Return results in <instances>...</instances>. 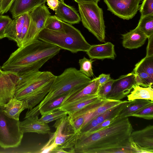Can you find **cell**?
Segmentation results:
<instances>
[{
	"instance_id": "6da1fadb",
	"label": "cell",
	"mask_w": 153,
	"mask_h": 153,
	"mask_svg": "<svg viewBox=\"0 0 153 153\" xmlns=\"http://www.w3.org/2000/svg\"><path fill=\"white\" fill-rule=\"evenodd\" d=\"M132 125L128 117L119 115L109 126L92 132L80 133L75 153H135L131 146Z\"/></svg>"
},
{
	"instance_id": "7a4b0ae2",
	"label": "cell",
	"mask_w": 153,
	"mask_h": 153,
	"mask_svg": "<svg viewBox=\"0 0 153 153\" xmlns=\"http://www.w3.org/2000/svg\"><path fill=\"white\" fill-rule=\"evenodd\" d=\"M60 50L56 45L37 39L28 45L19 47L11 53L1 68L3 71L15 73L19 77L27 73L39 71Z\"/></svg>"
},
{
	"instance_id": "3957f363",
	"label": "cell",
	"mask_w": 153,
	"mask_h": 153,
	"mask_svg": "<svg viewBox=\"0 0 153 153\" xmlns=\"http://www.w3.org/2000/svg\"><path fill=\"white\" fill-rule=\"evenodd\" d=\"M56 76L49 71L33 72L19 77L17 82L14 97L24 100L28 109L39 104L49 91Z\"/></svg>"
},
{
	"instance_id": "277c9868",
	"label": "cell",
	"mask_w": 153,
	"mask_h": 153,
	"mask_svg": "<svg viewBox=\"0 0 153 153\" xmlns=\"http://www.w3.org/2000/svg\"><path fill=\"white\" fill-rule=\"evenodd\" d=\"M91 80L75 68L66 69L61 74L56 76L48 94L39 104L28 110L24 119L39 116V109L48 102L70 92L81 90Z\"/></svg>"
},
{
	"instance_id": "5b68a950",
	"label": "cell",
	"mask_w": 153,
	"mask_h": 153,
	"mask_svg": "<svg viewBox=\"0 0 153 153\" xmlns=\"http://www.w3.org/2000/svg\"><path fill=\"white\" fill-rule=\"evenodd\" d=\"M62 23L63 27L59 30L44 28L39 33L38 39L73 53L86 52L91 45L80 31L71 24L63 21Z\"/></svg>"
},
{
	"instance_id": "8992f818",
	"label": "cell",
	"mask_w": 153,
	"mask_h": 153,
	"mask_svg": "<svg viewBox=\"0 0 153 153\" xmlns=\"http://www.w3.org/2000/svg\"><path fill=\"white\" fill-rule=\"evenodd\" d=\"M78 5L84 26L100 41L105 42V26L102 9L96 3H80Z\"/></svg>"
},
{
	"instance_id": "52a82bcc",
	"label": "cell",
	"mask_w": 153,
	"mask_h": 153,
	"mask_svg": "<svg viewBox=\"0 0 153 153\" xmlns=\"http://www.w3.org/2000/svg\"><path fill=\"white\" fill-rule=\"evenodd\" d=\"M19 120L10 118L0 106V146L4 149L16 148L21 143L24 133L19 127Z\"/></svg>"
},
{
	"instance_id": "ba28073f",
	"label": "cell",
	"mask_w": 153,
	"mask_h": 153,
	"mask_svg": "<svg viewBox=\"0 0 153 153\" xmlns=\"http://www.w3.org/2000/svg\"><path fill=\"white\" fill-rule=\"evenodd\" d=\"M53 126L56 129L54 140L57 146L68 149L69 153H75L74 147L79 134L76 131L69 116L56 120Z\"/></svg>"
},
{
	"instance_id": "9c48e42d",
	"label": "cell",
	"mask_w": 153,
	"mask_h": 153,
	"mask_svg": "<svg viewBox=\"0 0 153 153\" xmlns=\"http://www.w3.org/2000/svg\"><path fill=\"white\" fill-rule=\"evenodd\" d=\"M28 13L30 17V24L23 46L38 39L39 33L45 28L46 19L51 15L48 7L45 4Z\"/></svg>"
},
{
	"instance_id": "30bf717a",
	"label": "cell",
	"mask_w": 153,
	"mask_h": 153,
	"mask_svg": "<svg viewBox=\"0 0 153 153\" xmlns=\"http://www.w3.org/2000/svg\"><path fill=\"white\" fill-rule=\"evenodd\" d=\"M28 13L14 18L6 27L5 38L15 42L18 47L23 46L30 24Z\"/></svg>"
},
{
	"instance_id": "8fae6325",
	"label": "cell",
	"mask_w": 153,
	"mask_h": 153,
	"mask_svg": "<svg viewBox=\"0 0 153 153\" xmlns=\"http://www.w3.org/2000/svg\"><path fill=\"white\" fill-rule=\"evenodd\" d=\"M108 10L123 19L132 18L137 13L141 0H103Z\"/></svg>"
},
{
	"instance_id": "7c38bea8",
	"label": "cell",
	"mask_w": 153,
	"mask_h": 153,
	"mask_svg": "<svg viewBox=\"0 0 153 153\" xmlns=\"http://www.w3.org/2000/svg\"><path fill=\"white\" fill-rule=\"evenodd\" d=\"M131 137V146L135 153H153V125L132 131Z\"/></svg>"
},
{
	"instance_id": "4fadbf2b",
	"label": "cell",
	"mask_w": 153,
	"mask_h": 153,
	"mask_svg": "<svg viewBox=\"0 0 153 153\" xmlns=\"http://www.w3.org/2000/svg\"><path fill=\"white\" fill-rule=\"evenodd\" d=\"M136 85L135 75L133 71L121 76L118 79H114L111 90L106 98L121 100L127 97Z\"/></svg>"
},
{
	"instance_id": "5bb4252c",
	"label": "cell",
	"mask_w": 153,
	"mask_h": 153,
	"mask_svg": "<svg viewBox=\"0 0 153 153\" xmlns=\"http://www.w3.org/2000/svg\"><path fill=\"white\" fill-rule=\"evenodd\" d=\"M19 79L16 74L4 71L0 76V106L13 98L16 85Z\"/></svg>"
},
{
	"instance_id": "9a60e30c",
	"label": "cell",
	"mask_w": 153,
	"mask_h": 153,
	"mask_svg": "<svg viewBox=\"0 0 153 153\" xmlns=\"http://www.w3.org/2000/svg\"><path fill=\"white\" fill-rule=\"evenodd\" d=\"M38 116L29 117L22 121H19L20 130L24 134L36 133L39 134H49L51 129L48 123L40 122L38 120Z\"/></svg>"
},
{
	"instance_id": "2e32d148",
	"label": "cell",
	"mask_w": 153,
	"mask_h": 153,
	"mask_svg": "<svg viewBox=\"0 0 153 153\" xmlns=\"http://www.w3.org/2000/svg\"><path fill=\"white\" fill-rule=\"evenodd\" d=\"M114 47L112 43L108 42L102 44L91 45L86 52L89 57L92 59H114L116 56Z\"/></svg>"
},
{
	"instance_id": "e0dca14e",
	"label": "cell",
	"mask_w": 153,
	"mask_h": 153,
	"mask_svg": "<svg viewBox=\"0 0 153 153\" xmlns=\"http://www.w3.org/2000/svg\"><path fill=\"white\" fill-rule=\"evenodd\" d=\"M122 45L126 48H137L144 44L147 36L137 27L134 29L122 35Z\"/></svg>"
},
{
	"instance_id": "ac0fdd59",
	"label": "cell",
	"mask_w": 153,
	"mask_h": 153,
	"mask_svg": "<svg viewBox=\"0 0 153 153\" xmlns=\"http://www.w3.org/2000/svg\"><path fill=\"white\" fill-rule=\"evenodd\" d=\"M46 0H14L10 9L13 19L45 4Z\"/></svg>"
},
{
	"instance_id": "d6986e66",
	"label": "cell",
	"mask_w": 153,
	"mask_h": 153,
	"mask_svg": "<svg viewBox=\"0 0 153 153\" xmlns=\"http://www.w3.org/2000/svg\"><path fill=\"white\" fill-rule=\"evenodd\" d=\"M56 16L62 21L72 25L79 23L80 16L72 7L59 1V5L55 10Z\"/></svg>"
},
{
	"instance_id": "ffe728a7",
	"label": "cell",
	"mask_w": 153,
	"mask_h": 153,
	"mask_svg": "<svg viewBox=\"0 0 153 153\" xmlns=\"http://www.w3.org/2000/svg\"><path fill=\"white\" fill-rule=\"evenodd\" d=\"M100 97L97 94L89 95L61 106L58 109L66 111L71 116L94 102Z\"/></svg>"
},
{
	"instance_id": "44dd1931",
	"label": "cell",
	"mask_w": 153,
	"mask_h": 153,
	"mask_svg": "<svg viewBox=\"0 0 153 153\" xmlns=\"http://www.w3.org/2000/svg\"><path fill=\"white\" fill-rule=\"evenodd\" d=\"M2 108L5 115L10 118L19 120L20 114L25 109H28V105L25 100L13 97Z\"/></svg>"
},
{
	"instance_id": "7402d4cb",
	"label": "cell",
	"mask_w": 153,
	"mask_h": 153,
	"mask_svg": "<svg viewBox=\"0 0 153 153\" xmlns=\"http://www.w3.org/2000/svg\"><path fill=\"white\" fill-rule=\"evenodd\" d=\"M99 86L97 77L94 78L91 80L88 85L80 91L72 95L65 100L61 105L88 95L97 94Z\"/></svg>"
},
{
	"instance_id": "603a6c76",
	"label": "cell",
	"mask_w": 153,
	"mask_h": 153,
	"mask_svg": "<svg viewBox=\"0 0 153 153\" xmlns=\"http://www.w3.org/2000/svg\"><path fill=\"white\" fill-rule=\"evenodd\" d=\"M80 91H72L49 101L40 108L39 114L42 115L57 110L65 100Z\"/></svg>"
},
{
	"instance_id": "cb8c5ba5",
	"label": "cell",
	"mask_w": 153,
	"mask_h": 153,
	"mask_svg": "<svg viewBox=\"0 0 153 153\" xmlns=\"http://www.w3.org/2000/svg\"><path fill=\"white\" fill-rule=\"evenodd\" d=\"M132 91L127 96L128 101L136 99L148 100L153 101V87H143L136 85Z\"/></svg>"
},
{
	"instance_id": "d4e9b609",
	"label": "cell",
	"mask_w": 153,
	"mask_h": 153,
	"mask_svg": "<svg viewBox=\"0 0 153 153\" xmlns=\"http://www.w3.org/2000/svg\"><path fill=\"white\" fill-rule=\"evenodd\" d=\"M152 103H153V101L148 100L136 99L133 100L121 111L119 116L120 118L131 116L134 113L142 108Z\"/></svg>"
},
{
	"instance_id": "484cf974",
	"label": "cell",
	"mask_w": 153,
	"mask_h": 153,
	"mask_svg": "<svg viewBox=\"0 0 153 153\" xmlns=\"http://www.w3.org/2000/svg\"><path fill=\"white\" fill-rule=\"evenodd\" d=\"M122 102L121 100H108L97 108L89 112L85 115V121L83 127L92 119L103 114L108 110L120 104Z\"/></svg>"
},
{
	"instance_id": "4316f807",
	"label": "cell",
	"mask_w": 153,
	"mask_h": 153,
	"mask_svg": "<svg viewBox=\"0 0 153 153\" xmlns=\"http://www.w3.org/2000/svg\"><path fill=\"white\" fill-rule=\"evenodd\" d=\"M131 101H123L120 104L108 110L103 114L95 117L99 124L104 120L118 116L121 111L130 103Z\"/></svg>"
},
{
	"instance_id": "83f0119b",
	"label": "cell",
	"mask_w": 153,
	"mask_h": 153,
	"mask_svg": "<svg viewBox=\"0 0 153 153\" xmlns=\"http://www.w3.org/2000/svg\"><path fill=\"white\" fill-rule=\"evenodd\" d=\"M137 27L148 38L153 35V15L140 17Z\"/></svg>"
},
{
	"instance_id": "f1b7e54d",
	"label": "cell",
	"mask_w": 153,
	"mask_h": 153,
	"mask_svg": "<svg viewBox=\"0 0 153 153\" xmlns=\"http://www.w3.org/2000/svg\"><path fill=\"white\" fill-rule=\"evenodd\" d=\"M134 68L146 73L153 78V56H146L135 65Z\"/></svg>"
},
{
	"instance_id": "f546056e",
	"label": "cell",
	"mask_w": 153,
	"mask_h": 153,
	"mask_svg": "<svg viewBox=\"0 0 153 153\" xmlns=\"http://www.w3.org/2000/svg\"><path fill=\"white\" fill-rule=\"evenodd\" d=\"M67 115L68 113L66 111L58 109L42 115L41 117L38 119V120L40 122L48 123L56 120Z\"/></svg>"
},
{
	"instance_id": "4dcf8cb0",
	"label": "cell",
	"mask_w": 153,
	"mask_h": 153,
	"mask_svg": "<svg viewBox=\"0 0 153 153\" xmlns=\"http://www.w3.org/2000/svg\"><path fill=\"white\" fill-rule=\"evenodd\" d=\"M94 60L88 59L85 57L79 60V63L80 68L79 71L82 73L89 77L93 76L92 64Z\"/></svg>"
},
{
	"instance_id": "1f68e13d",
	"label": "cell",
	"mask_w": 153,
	"mask_h": 153,
	"mask_svg": "<svg viewBox=\"0 0 153 153\" xmlns=\"http://www.w3.org/2000/svg\"><path fill=\"white\" fill-rule=\"evenodd\" d=\"M62 21L56 16H50L46 20L45 28L53 30H59L63 27Z\"/></svg>"
},
{
	"instance_id": "d6a6232c",
	"label": "cell",
	"mask_w": 153,
	"mask_h": 153,
	"mask_svg": "<svg viewBox=\"0 0 153 153\" xmlns=\"http://www.w3.org/2000/svg\"><path fill=\"white\" fill-rule=\"evenodd\" d=\"M131 116L151 120L153 118V103L146 105L133 114Z\"/></svg>"
},
{
	"instance_id": "836d02e7",
	"label": "cell",
	"mask_w": 153,
	"mask_h": 153,
	"mask_svg": "<svg viewBox=\"0 0 153 153\" xmlns=\"http://www.w3.org/2000/svg\"><path fill=\"white\" fill-rule=\"evenodd\" d=\"M114 79L110 78L103 84L99 86L97 95L102 98H106L110 92Z\"/></svg>"
},
{
	"instance_id": "e575fe53",
	"label": "cell",
	"mask_w": 153,
	"mask_h": 153,
	"mask_svg": "<svg viewBox=\"0 0 153 153\" xmlns=\"http://www.w3.org/2000/svg\"><path fill=\"white\" fill-rule=\"evenodd\" d=\"M141 17L153 15V0H143L140 8Z\"/></svg>"
},
{
	"instance_id": "d590c367",
	"label": "cell",
	"mask_w": 153,
	"mask_h": 153,
	"mask_svg": "<svg viewBox=\"0 0 153 153\" xmlns=\"http://www.w3.org/2000/svg\"><path fill=\"white\" fill-rule=\"evenodd\" d=\"M49 134V140L40 149L39 152L41 153H51L52 151L57 146L54 141L53 132H51Z\"/></svg>"
},
{
	"instance_id": "8d00e7d4",
	"label": "cell",
	"mask_w": 153,
	"mask_h": 153,
	"mask_svg": "<svg viewBox=\"0 0 153 153\" xmlns=\"http://www.w3.org/2000/svg\"><path fill=\"white\" fill-rule=\"evenodd\" d=\"M12 19L8 16L0 15V39L5 38V29Z\"/></svg>"
},
{
	"instance_id": "74e56055",
	"label": "cell",
	"mask_w": 153,
	"mask_h": 153,
	"mask_svg": "<svg viewBox=\"0 0 153 153\" xmlns=\"http://www.w3.org/2000/svg\"><path fill=\"white\" fill-rule=\"evenodd\" d=\"M98 124L99 123L96 118H94L82 128L80 131V133H84L89 131Z\"/></svg>"
},
{
	"instance_id": "f35d334b",
	"label": "cell",
	"mask_w": 153,
	"mask_h": 153,
	"mask_svg": "<svg viewBox=\"0 0 153 153\" xmlns=\"http://www.w3.org/2000/svg\"><path fill=\"white\" fill-rule=\"evenodd\" d=\"M14 0H1L0 3L1 14H3L9 10Z\"/></svg>"
},
{
	"instance_id": "ab89813d",
	"label": "cell",
	"mask_w": 153,
	"mask_h": 153,
	"mask_svg": "<svg viewBox=\"0 0 153 153\" xmlns=\"http://www.w3.org/2000/svg\"><path fill=\"white\" fill-rule=\"evenodd\" d=\"M117 117L113 118L107 119L104 120L102 122L99 124L97 126L93 128L90 131L88 132H93L100 130L109 126L115 120Z\"/></svg>"
},
{
	"instance_id": "60d3db41",
	"label": "cell",
	"mask_w": 153,
	"mask_h": 153,
	"mask_svg": "<svg viewBox=\"0 0 153 153\" xmlns=\"http://www.w3.org/2000/svg\"><path fill=\"white\" fill-rule=\"evenodd\" d=\"M148 42L146 48V56H153V35L148 38Z\"/></svg>"
},
{
	"instance_id": "b9f144b4",
	"label": "cell",
	"mask_w": 153,
	"mask_h": 153,
	"mask_svg": "<svg viewBox=\"0 0 153 153\" xmlns=\"http://www.w3.org/2000/svg\"><path fill=\"white\" fill-rule=\"evenodd\" d=\"M98 78V81L100 85H101L111 78L109 74H102L100 75Z\"/></svg>"
},
{
	"instance_id": "7bdbcfd3",
	"label": "cell",
	"mask_w": 153,
	"mask_h": 153,
	"mask_svg": "<svg viewBox=\"0 0 153 153\" xmlns=\"http://www.w3.org/2000/svg\"><path fill=\"white\" fill-rule=\"evenodd\" d=\"M47 2V5L49 7L55 11L58 7L59 3V0H46Z\"/></svg>"
},
{
	"instance_id": "ee69618b",
	"label": "cell",
	"mask_w": 153,
	"mask_h": 153,
	"mask_svg": "<svg viewBox=\"0 0 153 153\" xmlns=\"http://www.w3.org/2000/svg\"><path fill=\"white\" fill-rule=\"evenodd\" d=\"M51 153H69L67 151H65L62 148L59 146H57L52 152Z\"/></svg>"
},
{
	"instance_id": "f6af8a7d",
	"label": "cell",
	"mask_w": 153,
	"mask_h": 153,
	"mask_svg": "<svg viewBox=\"0 0 153 153\" xmlns=\"http://www.w3.org/2000/svg\"><path fill=\"white\" fill-rule=\"evenodd\" d=\"M78 3H97L100 0H74Z\"/></svg>"
},
{
	"instance_id": "bcb514c9",
	"label": "cell",
	"mask_w": 153,
	"mask_h": 153,
	"mask_svg": "<svg viewBox=\"0 0 153 153\" xmlns=\"http://www.w3.org/2000/svg\"><path fill=\"white\" fill-rule=\"evenodd\" d=\"M4 71L2 70L1 67L0 66V76L2 74V73Z\"/></svg>"
},
{
	"instance_id": "7dc6e473",
	"label": "cell",
	"mask_w": 153,
	"mask_h": 153,
	"mask_svg": "<svg viewBox=\"0 0 153 153\" xmlns=\"http://www.w3.org/2000/svg\"><path fill=\"white\" fill-rule=\"evenodd\" d=\"M60 1H64V0H59Z\"/></svg>"
},
{
	"instance_id": "c3c4849f",
	"label": "cell",
	"mask_w": 153,
	"mask_h": 153,
	"mask_svg": "<svg viewBox=\"0 0 153 153\" xmlns=\"http://www.w3.org/2000/svg\"><path fill=\"white\" fill-rule=\"evenodd\" d=\"M1 14V7H0V14Z\"/></svg>"
},
{
	"instance_id": "681fc988",
	"label": "cell",
	"mask_w": 153,
	"mask_h": 153,
	"mask_svg": "<svg viewBox=\"0 0 153 153\" xmlns=\"http://www.w3.org/2000/svg\"><path fill=\"white\" fill-rule=\"evenodd\" d=\"M1 0H0V2H1Z\"/></svg>"
}]
</instances>
